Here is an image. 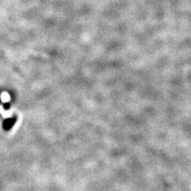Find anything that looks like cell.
Wrapping results in <instances>:
<instances>
[{
	"label": "cell",
	"mask_w": 191,
	"mask_h": 191,
	"mask_svg": "<svg viewBox=\"0 0 191 191\" xmlns=\"http://www.w3.org/2000/svg\"><path fill=\"white\" fill-rule=\"evenodd\" d=\"M15 122H16V117L5 119L3 122V128L5 130H10L12 128V126L15 124Z\"/></svg>",
	"instance_id": "obj_1"
}]
</instances>
